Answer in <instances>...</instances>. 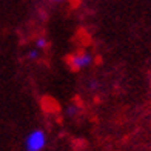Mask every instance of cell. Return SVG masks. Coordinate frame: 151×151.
Instances as JSON below:
<instances>
[{
	"label": "cell",
	"mask_w": 151,
	"mask_h": 151,
	"mask_svg": "<svg viewBox=\"0 0 151 151\" xmlns=\"http://www.w3.org/2000/svg\"><path fill=\"white\" fill-rule=\"evenodd\" d=\"M48 143V134L45 129L36 128L25 136L23 139V150L25 151H43Z\"/></svg>",
	"instance_id": "1"
},
{
	"label": "cell",
	"mask_w": 151,
	"mask_h": 151,
	"mask_svg": "<svg viewBox=\"0 0 151 151\" xmlns=\"http://www.w3.org/2000/svg\"><path fill=\"white\" fill-rule=\"evenodd\" d=\"M93 62H94L93 52L79 51L68 59V65H70V68L73 71H80V70H85V68H88L90 65H93Z\"/></svg>",
	"instance_id": "2"
},
{
	"label": "cell",
	"mask_w": 151,
	"mask_h": 151,
	"mask_svg": "<svg viewBox=\"0 0 151 151\" xmlns=\"http://www.w3.org/2000/svg\"><path fill=\"white\" fill-rule=\"evenodd\" d=\"M40 50H37V48H34V50H29L28 52H26V59L31 60V62H36L39 57H40Z\"/></svg>",
	"instance_id": "3"
},
{
	"label": "cell",
	"mask_w": 151,
	"mask_h": 151,
	"mask_svg": "<svg viewBox=\"0 0 151 151\" xmlns=\"http://www.w3.org/2000/svg\"><path fill=\"white\" fill-rule=\"evenodd\" d=\"M77 113H79V108L76 106V105H68V106L65 108V114L68 116V117H74Z\"/></svg>",
	"instance_id": "4"
},
{
	"label": "cell",
	"mask_w": 151,
	"mask_h": 151,
	"mask_svg": "<svg viewBox=\"0 0 151 151\" xmlns=\"http://www.w3.org/2000/svg\"><path fill=\"white\" fill-rule=\"evenodd\" d=\"M46 46H48V40L45 37H37L36 39V48L37 50H45Z\"/></svg>",
	"instance_id": "5"
},
{
	"label": "cell",
	"mask_w": 151,
	"mask_h": 151,
	"mask_svg": "<svg viewBox=\"0 0 151 151\" xmlns=\"http://www.w3.org/2000/svg\"><path fill=\"white\" fill-rule=\"evenodd\" d=\"M51 2H62V0H51Z\"/></svg>",
	"instance_id": "6"
}]
</instances>
